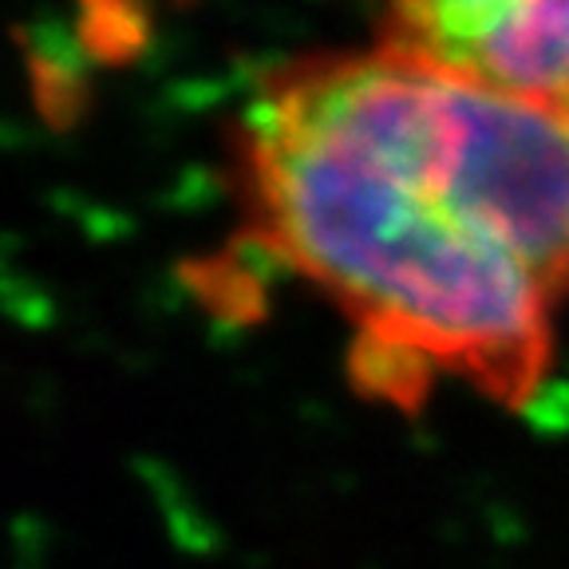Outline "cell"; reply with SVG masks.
I'll use <instances>...</instances> for the list:
<instances>
[{"mask_svg": "<svg viewBox=\"0 0 569 569\" xmlns=\"http://www.w3.org/2000/svg\"><path fill=\"white\" fill-rule=\"evenodd\" d=\"M467 83L388 40L281 63L241 107V198L253 241L352 325L376 396L459 380L526 408L550 380L558 301L482 222Z\"/></svg>", "mask_w": 569, "mask_h": 569, "instance_id": "6da1fadb", "label": "cell"}, {"mask_svg": "<svg viewBox=\"0 0 569 569\" xmlns=\"http://www.w3.org/2000/svg\"><path fill=\"white\" fill-rule=\"evenodd\" d=\"M383 40L467 80L569 103V0H380Z\"/></svg>", "mask_w": 569, "mask_h": 569, "instance_id": "7a4b0ae2", "label": "cell"}]
</instances>
